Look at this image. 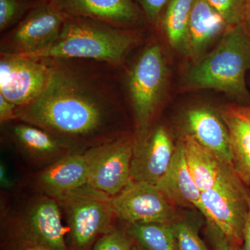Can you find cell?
Masks as SVG:
<instances>
[{
    "mask_svg": "<svg viewBox=\"0 0 250 250\" xmlns=\"http://www.w3.org/2000/svg\"><path fill=\"white\" fill-rule=\"evenodd\" d=\"M243 25L250 36V0H247L246 12H245Z\"/></svg>",
    "mask_w": 250,
    "mask_h": 250,
    "instance_id": "cell-33",
    "label": "cell"
},
{
    "mask_svg": "<svg viewBox=\"0 0 250 250\" xmlns=\"http://www.w3.org/2000/svg\"><path fill=\"white\" fill-rule=\"evenodd\" d=\"M51 67L45 88L18 107L17 120L72 143L109 141L119 107L114 70L107 62L85 59H45Z\"/></svg>",
    "mask_w": 250,
    "mask_h": 250,
    "instance_id": "cell-1",
    "label": "cell"
},
{
    "mask_svg": "<svg viewBox=\"0 0 250 250\" xmlns=\"http://www.w3.org/2000/svg\"><path fill=\"white\" fill-rule=\"evenodd\" d=\"M0 55V95L18 107L39 97L50 75L49 62L17 54Z\"/></svg>",
    "mask_w": 250,
    "mask_h": 250,
    "instance_id": "cell-10",
    "label": "cell"
},
{
    "mask_svg": "<svg viewBox=\"0 0 250 250\" xmlns=\"http://www.w3.org/2000/svg\"><path fill=\"white\" fill-rule=\"evenodd\" d=\"M228 26L207 0H194L189 19L185 53L200 59L210 44L223 35Z\"/></svg>",
    "mask_w": 250,
    "mask_h": 250,
    "instance_id": "cell-18",
    "label": "cell"
},
{
    "mask_svg": "<svg viewBox=\"0 0 250 250\" xmlns=\"http://www.w3.org/2000/svg\"><path fill=\"white\" fill-rule=\"evenodd\" d=\"M146 19L151 24L159 22L161 14L170 0H137Z\"/></svg>",
    "mask_w": 250,
    "mask_h": 250,
    "instance_id": "cell-27",
    "label": "cell"
},
{
    "mask_svg": "<svg viewBox=\"0 0 250 250\" xmlns=\"http://www.w3.org/2000/svg\"><path fill=\"white\" fill-rule=\"evenodd\" d=\"M20 122L11 128V136L16 144L33 158L55 161L70 153L68 144L48 131Z\"/></svg>",
    "mask_w": 250,
    "mask_h": 250,
    "instance_id": "cell-20",
    "label": "cell"
},
{
    "mask_svg": "<svg viewBox=\"0 0 250 250\" xmlns=\"http://www.w3.org/2000/svg\"><path fill=\"white\" fill-rule=\"evenodd\" d=\"M18 106L10 103L3 95H0V122L9 123L17 120Z\"/></svg>",
    "mask_w": 250,
    "mask_h": 250,
    "instance_id": "cell-30",
    "label": "cell"
},
{
    "mask_svg": "<svg viewBox=\"0 0 250 250\" xmlns=\"http://www.w3.org/2000/svg\"><path fill=\"white\" fill-rule=\"evenodd\" d=\"M111 205L116 217L129 224L172 223L175 217L174 205L149 182L130 181Z\"/></svg>",
    "mask_w": 250,
    "mask_h": 250,
    "instance_id": "cell-11",
    "label": "cell"
},
{
    "mask_svg": "<svg viewBox=\"0 0 250 250\" xmlns=\"http://www.w3.org/2000/svg\"><path fill=\"white\" fill-rule=\"evenodd\" d=\"M66 17L52 0H36L21 22L1 39V53L23 55L46 48L58 37Z\"/></svg>",
    "mask_w": 250,
    "mask_h": 250,
    "instance_id": "cell-6",
    "label": "cell"
},
{
    "mask_svg": "<svg viewBox=\"0 0 250 250\" xmlns=\"http://www.w3.org/2000/svg\"><path fill=\"white\" fill-rule=\"evenodd\" d=\"M129 237L120 230L113 229L99 238L93 250H131Z\"/></svg>",
    "mask_w": 250,
    "mask_h": 250,
    "instance_id": "cell-26",
    "label": "cell"
},
{
    "mask_svg": "<svg viewBox=\"0 0 250 250\" xmlns=\"http://www.w3.org/2000/svg\"><path fill=\"white\" fill-rule=\"evenodd\" d=\"M243 243L244 245L245 250H250V200L246 225L243 231Z\"/></svg>",
    "mask_w": 250,
    "mask_h": 250,
    "instance_id": "cell-31",
    "label": "cell"
},
{
    "mask_svg": "<svg viewBox=\"0 0 250 250\" xmlns=\"http://www.w3.org/2000/svg\"><path fill=\"white\" fill-rule=\"evenodd\" d=\"M206 233L214 250H238V246L224 236L213 224L207 222Z\"/></svg>",
    "mask_w": 250,
    "mask_h": 250,
    "instance_id": "cell-28",
    "label": "cell"
},
{
    "mask_svg": "<svg viewBox=\"0 0 250 250\" xmlns=\"http://www.w3.org/2000/svg\"><path fill=\"white\" fill-rule=\"evenodd\" d=\"M36 1L32 0H0V31L21 22Z\"/></svg>",
    "mask_w": 250,
    "mask_h": 250,
    "instance_id": "cell-23",
    "label": "cell"
},
{
    "mask_svg": "<svg viewBox=\"0 0 250 250\" xmlns=\"http://www.w3.org/2000/svg\"><path fill=\"white\" fill-rule=\"evenodd\" d=\"M128 233L146 250H179L171 223L130 224Z\"/></svg>",
    "mask_w": 250,
    "mask_h": 250,
    "instance_id": "cell-22",
    "label": "cell"
},
{
    "mask_svg": "<svg viewBox=\"0 0 250 250\" xmlns=\"http://www.w3.org/2000/svg\"><path fill=\"white\" fill-rule=\"evenodd\" d=\"M134 144V138L124 136L95 145L85 151L88 185L111 197L121 192L131 181Z\"/></svg>",
    "mask_w": 250,
    "mask_h": 250,
    "instance_id": "cell-7",
    "label": "cell"
},
{
    "mask_svg": "<svg viewBox=\"0 0 250 250\" xmlns=\"http://www.w3.org/2000/svg\"><path fill=\"white\" fill-rule=\"evenodd\" d=\"M188 167L201 192L223 184L241 182L234 167L225 164L190 134L182 138Z\"/></svg>",
    "mask_w": 250,
    "mask_h": 250,
    "instance_id": "cell-14",
    "label": "cell"
},
{
    "mask_svg": "<svg viewBox=\"0 0 250 250\" xmlns=\"http://www.w3.org/2000/svg\"><path fill=\"white\" fill-rule=\"evenodd\" d=\"M52 1L66 16L90 18L123 29H133L147 21L143 10L134 0Z\"/></svg>",
    "mask_w": 250,
    "mask_h": 250,
    "instance_id": "cell-13",
    "label": "cell"
},
{
    "mask_svg": "<svg viewBox=\"0 0 250 250\" xmlns=\"http://www.w3.org/2000/svg\"><path fill=\"white\" fill-rule=\"evenodd\" d=\"M179 250H208L197 229L187 221L171 223Z\"/></svg>",
    "mask_w": 250,
    "mask_h": 250,
    "instance_id": "cell-24",
    "label": "cell"
},
{
    "mask_svg": "<svg viewBox=\"0 0 250 250\" xmlns=\"http://www.w3.org/2000/svg\"><path fill=\"white\" fill-rule=\"evenodd\" d=\"M143 250L142 249V248H141V247L133 246L132 250Z\"/></svg>",
    "mask_w": 250,
    "mask_h": 250,
    "instance_id": "cell-34",
    "label": "cell"
},
{
    "mask_svg": "<svg viewBox=\"0 0 250 250\" xmlns=\"http://www.w3.org/2000/svg\"><path fill=\"white\" fill-rule=\"evenodd\" d=\"M221 15L228 27L243 24L247 0H207Z\"/></svg>",
    "mask_w": 250,
    "mask_h": 250,
    "instance_id": "cell-25",
    "label": "cell"
},
{
    "mask_svg": "<svg viewBox=\"0 0 250 250\" xmlns=\"http://www.w3.org/2000/svg\"><path fill=\"white\" fill-rule=\"evenodd\" d=\"M88 177L84 154L69 153L39 174L37 186L43 195L56 200L88 185Z\"/></svg>",
    "mask_w": 250,
    "mask_h": 250,
    "instance_id": "cell-15",
    "label": "cell"
},
{
    "mask_svg": "<svg viewBox=\"0 0 250 250\" xmlns=\"http://www.w3.org/2000/svg\"><path fill=\"white\" fill-rule=\"evenodd\" d=\"M139 41L134 29L67 16L58 37L48 47L35 53L17 55L36 59H85L118 67Z\"/></svg>",
    "mask_w": 250,
    "mask_h": 250,
    "instance_id": "cell-2",
    "label": "cell"
},
{
    "mask_svg": "<svg viewBox=\"0 0 250 250\" xmlns=\"http://www.w3.org/2000/svg\"><path fill=\"white\" fill-rule=\"evenodd\" d=\"M0 183H1V187L4 188H9L12 185L6 167L2 163L0 166Z\"/></svg>",
    "mask_w": 250,
    "mask_h": 250,
    "instance_id": "cell-32",
    "label": "cell"
},
{
    "mask_svg": "<svg viewBox=\"0 0 250 250\" xmlns=\"http://www.w3.org/2000/svg\"><path fill=\"white\" fill-rule=\"evenodd\" d=\"M243 181L202 192V214L230 241L243 244L250 195Z\"/></svg>",
    "mask_w": 250,
    "mask_h": 250,
    "instance_id": "cell-9",
    "label": "cell"
},
{
    "mask_svg": "<svg viewBox=\"0 0 250 250\" xmlns=\"http://www.w3.org/2000/svg\"><path fill=\"white\" fill-rule=\"evenodd\" d=\"M250 69V36L243 24L228 27L213 51L188 71V88L221 90L234 96L248 95L246 72Z\"/></svg>",
    "mask_w": 250,
    "mask_h": 250,
    "instance_id": "cell-3",
    "label": "cell"
},
{
    "mask_svg": "<svg viewBox=\"0 0 250 250\" xmlns=\"http://www.w3.org/2000/svg\"><path fill=\"white\" fill-rule=\"evenodd\" d=\"M194 0H170L161 14V24L169 43L185 53L189 19Z\"/></svg>",
    "mask_w": 250,
    "mask_h": 250,
    "instance_id": "cell-21",
    "label": "cell"
},
{
    "mask_svg": "<svg viewBox=\"0 0 250 250\" xmlns=\"http://www.w3.org/2000/svg\"><path fill=\"white\" fill-rule=\"evenodd\" d=\"M174 151L175 146L163 126L136 136L130 169L131 181L156 185L170 167Z\"/></svg>",
    "mask_w": 250,
    "mask_h": 250,
    "instance_id": "cell-12",
    "label": "cell"
},
{
    "mask_svg": "<svg viewBox=\"0 0 250 250\" xmlns=\"http://www.w3.org/2000/svg\"><path fill=\"white\" fill-rule=\"evenodd\" d=\"M3 250H52L45 246L13 237H6Z\"/></svg>",
    "mask_w": 250,
    "mask_h": 250,
    "instance_id": "cell-29",
    "label": "cell"
},
{
    "mask_svg": "<svg viewBox=\"0 0 250 250\" xmlns=\"http://www.w3.org/2000/svg\"><path fill=\"white\" fill-rule=\"evenodd\" d=\"M56 200L66 217L68 250H89L99 236L113 229L111 197L90 186Z\"/></svg>",
    "mask_w": 250,
    "mask_h": 250,
    "instance_id": "cell-4",
    "label": "cell"
},
{
    "mask_svg": "<svg viewBox=\"0 0 250 250\" xmlns=\"http://www.w3.org/2000/svg\"><path fill=\"white\" fill-rule=\"evenodd\" d=\"M167 75L165 57L157 43L143 49L131 67L127 89L137 125L136 136L149 129L151 120L164 95Z\"/></svg>",
    "mask_w": 250,
    "mask_h": 250,
    "instance_id": "cell-5",
    "label": "cell"
},
{
    "mask_svg": "<svg viewBox=\"0 0 250 250\" xmlns=\"http://www.w3.org/2000/svg\"><path fill=\"white\" fill-rule=\"evenodd\" d=\"M187 122L190 134L200 144L233 167L229 134L223 118L208 108H196L188 112Z\"/></svg>",
    "mask_w": 250,
    "mask_h": 250,
    "instance_id": "cell-17",
    "label": "cell"
},
{
    "mask_svg": "<svg viewBox=\"0 0 250 250\" xmlns=\"http://www.w3.org/2000/svg\"><path fill=\"white\" fill-rule=\"evenodd\" d=\"M61 207L53 197L42 194L10 223L7 237L45 246L52 250H68L67 229L62 223Z\"/></svg>",
    "mask_w": 250,
    "mask_h": 250,
    "instance_id": "cell-8",
    "label": "cell"
},
{
    "mask_svg": "<svg viewBox=\"0 0 250 250\" xmlns=\"http://www.w3.org/2000/svg\"><path fill=\"white\" fill-rule=\"evenodd\" d=\"M221 118L229 134L235 170L245 184H250V107L228 106Z\"/></svg>",
    "mask_w": 250,
    "mask_h": 250,
    "instance_id": "cell-19",
    "label": "cell"
},
{
    "mask_svg": "<svg viewBox=\"0 0 250 250\" xmlns=\"http://www.w3.org/2000/svg\"><path fill=\"white\" fill-rule=\"evenodd\" d=\"M156 186L172 205L196 208L202 213L203 212L202 192L188 167L182 139L175 146L170 167Z\"/></svg>",
    "mask_w": 250,
    "mask_h": 250,
    "instance_id": "cell-16",
    "label": "cell"
}]
</instances>
